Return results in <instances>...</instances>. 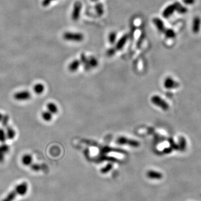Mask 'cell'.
Segmentation results:
<instances>
[{
  "label": "cell",
  "instance_id": "cell-7",
  "mask_svg": "<svg viewBox=\"0 0 201 201\" xmlns=\"http://www.w3.org/2000/svg\"><path fill=\"white\" fill-rule=\"evenodd\" d=\"M163 85L165 88L168 89L178 88L179 86V84L178 82H176L175 80L169 77H167L164 79Z\"/></svg>",
  "mask_w": 201,
  "mask_h": 201
},
{
  "label": "cell",
  "instance_id": "cell-16",
  "mask_svg": "<svg viewBox=\"0 0 201 201\" xmlns=\"http://www.w3.org/2000/svg\"><path fill=\"white\" fill-rule=\"evenodd\" d=\"M153 23L154 24V25H155V26L157 27L158 30L160 31V32H163L165 31V29H164V25L163 22L162 20H160L157 18H154L153 20Z\"/></svg>",
  "mask_w": 201,
  "mask_h": 201
},
{
  "label": "cell",
  "instance_id": "cell-2",
  "mask_svg": "<svg viewBox=\"0 0 201 201\" xmlns=\"http://www.w3.org/2000/svg\"><path fill=\"white\" fill-rule=\"evenodd\" d=\"M63 39L67 41L73 42H81L84 40V35L81 32H65L63 35Z\"/></svg>",
  "mask_w": 201,
  "mask_h": 201
},
{
  "label": "cell",
  "instance_id": "cell-11",
  "mask_svg": "<svg viewBox=\"0 0 201 201\" xmlns=\"http://www.w3.org/2000/svg\"><path fill=\"white\" fill-rule=\"evenodd\" d=\"M4 128H5V132L6 134L7 138L8 140H13L15 138L16 133L15 130L13 129V127L10 126V125H7Z\"/></svg>",
  "mask_w": 201,
  "mask_h": 201
},
{
  "label": "cell",
  "instance_id": "cell-5",
  "mask_svg": "<svg viewBox=\"0 0 201 201\" xmlns=\"http://www.w3.org/2000/svg\"><path fill=\"white\" fill-rule=\"evenodd\" d=\"M82 9V2L79 1H75L73 5V8L72 13V19L73 21H77L79 19Z\"/></svg>",
  "mask_w": 201,
  "mask_h": 201
},
{
  "label": "cell",
  "instance_id": "cell-28",
  "mask_svg": "<svg viewBox=\"0 0 201 201\" xmlns=\"http://www.w3.org/2000/svg\"><path fill=\"white\" fill-rule=\"evenodd\" d=\"M165 34L166 35V37L168 38H174L175 37V33L172 30H165Z\"/></svg>",
  "mask_w": 201,
  "mask_h": 201
},
{
  "label": "cell",
  "instance_id": "cell-31",
  "mask_svg": "<svg viewBox=\"0 0 201 201\" xmlns=\"http://www.w3.org/2000/svg\"><path fill=\"white\" fill-rule=\"evenodd\" d=\"M55 0H43L42 2V6L43 7H48L50 5L51 2Z\"/></svg>",
  "mask_w": 201,
  "mask_h": 201
},
{
  "label": "cell",
  "instance_id": "cell-32",
  "mask_svg": "<svg viewBox=\"0 0 201 201\" xmlns=\"http://www.w3.org/2000/svg\"><path fill=\"white\" fill-rule=\"evenodd\" d=\"M184 2L186 4H193L195 2V0H183Z\"/></svg>",
  "mask_w": 201,
  "mask_h": 201
},
{
  "label": "cell",
  "instance_id": "cell-34",
  "mask_svg": "<svg viewBox=\"0 0 201 201\" xmlns=\"http://www.w3.org/2000/svg\"><path fill=\"white\" fill-rule=\"evenodd\" d=\"M91 1H92V2H96V1H98V0H91Z\"/></svg>",
  "mask_w": 201,
  "mask_h": 201
},
{
  "label": "cell",
  "instance_id": "cell-29",
  "mask_svg": "<svg viewBox=\"0 0 201 201\" xmlns=\"http://www.w3.org/2000/svg\"><path fill=\"white\" fill-rule=\"evenodd\" d=\"M112 168V165L109 164L107 165L105 167H104L103 168H102L101 170V171L102 173H106L107 171H108L110 170Z\"/></svg>",
  "mask_w": 201,
  "mask_h": 201
},
{
  "label": "cell",
  "instance_id": "cell-19",
  "mask_svg": "<svg viewBox=\"0 0 201 201\" xmlns=\"http://www.w3.org/2000/svg\"><path fill=\"white\" fill-rule=\"evenodd\" d=\"M94 8H95L96 12L97 14L98 15V16H102L103 15L104 12H105L104 6H103V5L102 3L97 2L95 5Z\"/></svg>",
  "mask_w": 201,
  "mask_h": 201
},
{
  "label": "cell",
  "instance_id": "cell-25",
  "mask_svg": "<svg viewBox=\"0 0 201 201\" xmlns=\"http://www.w3.org/2000/svg\"><path fill=\"white\" fill-rule=\"evenodd\" d=\"M117 38V34L115 32H111L108 35V40L111 44H113L116 42Z\"/></svg>",
  "mask_w": 201,
  "mask_h": 201
},
{
  "label": "cell",
  "instance_id": "cell-4",
  "mask_svg": "<svg viewBox=\"0 0 201 201\" xmlns=\"http://www.w3.org/2000/svg\"><path fill=\"white\" fill-rule=\"evenodd\" d=\"M116 143L119 145H128L133 148H138L140 146V143L136 140L129 138L125 136H120L117 138Z\"/></svg>",
  "mask_w": 201,
  "mask_h": 201
},
{
  "label": "cell",
  "instance_id": "cell-18",
  "mask_svg": "<svg viewBox=\"0 0 201 201\" xmlns=\"http://www.w3.org/2000/svg\"><path fill=\"white\" fill-rule=\"evenodd\" d=\"M34 92L37 94H42L45 91V86L43 84L39 83L36 84L33 88Z\"/></svg>",
  "mask_w": 201,
  "mask_h": 201
},
{
  "label": "cell",
  "instance_id": "cell-20",
  "mask_svg": "<svg viewBox=\"0 0 201 201\" xmlns=\"http://www.w3.org/2000/svg\"><path fill=\"white\" fill-rule=\"evenodd\" d=\"M201 25V19L198 17L195 18L193 21V31L195 33H197L199 32L200 28Z\"/></svg>",
  "mask_w": 201,
  "mask_h": 201
},
{
  "label": "cell",
  "instance_id": "cell-1",
  "mask_svg": "<svg viewBox=\"0 0 201 201\" xmlns=\"http://www.w3.org/2000/svg\"><path fill=\"white\" fill-rule=\"evenodd\" d=\"M28 190V184L26 182L21 183L18 185L15 189L8 193L2 201H13L17 196L25 195Z\"/></svg>",
  "mask_w": 201,
  "mask_h": 201
},
{
  "label": "cell",
  "instance_id": "cell-30",
  "mask_svg": "<svg viewBox=\"0 0 201 201\" xmlns=\"http://www.w3.org/2000/svg\"><path fill=\"white\" fill-rule=\"evenodd\" d=\"M116 49L114 48H110L109 49H108L107 51V55L109 57H111L113 56V55L115 54L116 52Z\"/></svg>",
  "mask_w": 201,
  "mask_h": 201
},
{
  "label": "cell",
  "instance_id": "cell-26",
  "mask_svg": "<svg viewBox=\"0 0 201 201\" xmlns=\"http://www.w3.org/2000/svg\"><path fill=\"white\" fill-rule=\"evenodd\" d=\"M187 146V143L184 138H181L179 141V149L181 150H184Z\"/></svg>",
  "mask_w": 201,
  "mask_h": 201
},
{
  "label": "cell",
  "instance_id": "cell-15",
  "mask_svg": "<svg viewBox=\"0 0 201 201\" xmlns=\"http://www.w3.org/2000/svg\"><path fill=\"white\" fill-rule=\"evenodd\" d=\"M80 62L83 65L85 70H88L89 69H91L88 62V58L86 56V55L84 53H82L80 56Z\"/></svg>",
  "mask_w": 201,
  "mask_h": 201
},
{
  "label": "cell",
  "instance_id": "cell-8",
  "mask_svg": "<svg viewBox=\"0 0 201 201\" xmlns=\"http://www.w3.org/2000/svg\"><path fill=\"white\" fill-rule=\"evenodd\" d=\"M10 147L6 143H1L0 144V163H2L4 160L5 158L10 151Z\"/></svg>",
  "mask_w": 201,
  "mask_h": 201
},
{
  "label": "cell",
  "instance_id": "cell-23",
  "mask_svg": "<svg viewBox=\"0 0 201 201\" xmlns=\"http://www.w3.org/2000/svg\"><path fill=\"white\" fill-rule=\"evenodd\" d=\"M88 58L89 64L91 68H96L98 66V62L97 59L95 57L91 56V57H89Z\"/></svg>",
  "mask_w": 201,
  "mask_h": 201
},
{
  "label": "cell",
  "instance_id": "cell-27",
  "mask_svg": "<svg viewBox=\"0 0 201 201\" xmlns=\"http://www.w3.org/2000/svg\"><path fill=\"white\" fill-rule=\"evenodd\" d=\"M9 120H10L9 116L8 115H7V114L4 115L2 120L1 122V124H2V125L3 126V127H5L6 126L9 124Z\"/></svg>",
  "mask_w": 201,
  "mask_h": 201
},
{
  "label": "cell",
  "instance_id": "cell-21",
  "mask_svg": "<svg viewBox=\"0 0 201 201\" xmlns=\"http://www.w3.org/2000/svg\"><path fill=\"white\" fill-rule=\"evenodd\" d=\"M41 117L44 121L49 122L53 119V114L48 110L44 111L41 113Z\"/></svg>",
  "mask_w": 201,
  "mask_h": 201
},
{
  "label": "cell",
  "instance_id": "cell-14",
  "mask_svg": "<svg viewBox=\"0 0 201 201\" xmlns=\"http://www.w3.org/2000/svg\"><path fill=\"white\" fill-rule=\"evenodd\" d=\"M81 64V63L80 62V60L75 59L69 64L68 69L72 72H74L79 69Z\"/></svg>",
  "mask_w": 201,
  "mask_h": 201
},
{
  "label": "cell",
  "instance_id": "cell-3",
  "mask_svg": "<svg viewBox=\"0 0 201 201\" xmlns=\"http://www.w3.org/2000/svg\"><path fill=\"white\" fill-rule=\"evenodd\" d=\"M150 100L153 105L159 107L164 111H167L169 108L168 103L159 95H154L151 97Z\"/></svg>",
  "mask_w": 201,
  "mask_h": 201
},
{
  "label": "cell",
  "instance_id": "cell-22",
  "mask_svg": "<svg viewBox=\"0 0 201 201\" xmlns=\"http://www.w3.org/2000/svg\"><path fill=\"white\" fill-rule=\"evenodd\" d=\"M44 164H41L39 163H32L29 166V167L30 168V169L34 171H41V170L43 169L44 168Z\"/></svg>",
  "mask_w": 201,
  "mask_h": 201
},
{
  "label": "cell",
  "instance_id": "cell-13",
  "mask_svg": "<svg viewBox=\"0 0 201 201\" xmlns=\"http://www.w3.org/2000/svg\"><path fill=\"white\" fill-rule=\"evenodd\" d=\"M21 163L25 166L29 167L33 163V158L29 154H24L21 157Z\"/></svg>",
  "mask_w": 201,
  "mask_h": 201
},
{
  "label": "cell",
  "instance_id": "cell-17",
  "mask_svg": "<svg viewBox=\"0 0 201 201\" xmlns=\"http://www.w3.org/2000/svg\"><path fill=\"white\" fill-rule=\"evenodd\" d=\"M46 109L53 115L57 114L58 112V107L57 105L53 102H49L46 105Z\"/></svg>",
  "mask_w": 201,
  "mask_h": 201
},
{
  "label": "cell",
  "instance_id": "cell-33",
  "mask_svg": "<svg viewBox=\"0 0 201 201\" xmlns=\"http://www.w3.org/2000/svg\"><path fill=\"white\" fill-rule=\"evenodd\" d=\"M4 115H3L2 113H0V122L2 121V119H3V117H4Z\"/></svg>",
  "mask_w": 201,
  "mask_h": 201
},
{
  "label": "cell",
  "instance_id": "cell-24",
  "mask_svg": "<svg viewBox=\"0 0 201 201\" xmlns=\"http://www.w3.org/2000/svg\"><path fill=\"white\" fill-rule=\"evenodd\" d=\"M7 139V138L5 130L2 128H0V143H5L6 142Z\"/></svg>",
  "mask_w": 201,
  "mask_h": 201
},
{
  "label": "cell",
  "instance_id": "cell-10",
  "mask_svg": "<svg viewBox=\"0 0 201 201\" xmlns=\"http://www.w3.org/2000/svg\"><path fill=\"white\" fill-rule=\"evenodd\" d=\"M178 4H173L171 5H170L169 6L167 7L164 10L163 13V16L164 18H167L170 16L173 12L176 10Z\"/></svg>",
  "mask_w": 201,
  "mask_h": 201
},
{
  "label": "cell",
  "instance_id": "cell-12",
  "mask_svg": "<svg viewBox=\"0 0 201 201\" xmlns=\"http://www.w3.org/2000/svg\"><path fill=\"white\" fill-rule=\"evenodd\" d=\"M128 35L127 34L123 35L121 38H120L119 40L117 42L116 46H115V49L116 50H119L122 49L123 48V47L125 46L127 40H128Z\"/></svg>",
  "mask_w": 201,
  "mask_h": 201
},
{
  "label": "cell",
  "instance_id": "cell-6",
  "mask_svg": "<svg viewBox=\"0 0 201 201\" xmlns=\"http://www.w3.org/2000/svg\"><path fill=\"white\" fill-rule=\"evenodd\" d=\"M32 94L29 91H21L13 94V98L18 101H26L29 100L32 97Z\"/></svg>",
  "mask_w": 201,
  "mask_h": 201
},
{
  "label": "cell",
  "instance_id": "cell-9",
  "mask_svg": "<svg viewBox=\"0 0 201 201\" xmlns=\"http://www.w3.org/2000/svg\"><path fill=\"white\" fill-rule=\"evenodd\" d=\"M146 176L151 179L155 180H159L163 178L162 173L155 170H149L146 173Z\"/></svg>",
  "mask_w": 201,
  "mask_h": 201
}]
</instances>
